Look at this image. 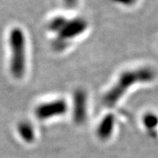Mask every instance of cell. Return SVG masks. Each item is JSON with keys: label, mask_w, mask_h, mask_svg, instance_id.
<instances>
[{"label": "cell", "mask_w": 158, "mask_h": 158, "mask_svg": "<svg viewBox=\"0 0 158 158\" xmlns=\"http://www.w3.org/2000/svg\"><path fill=\"white\" fill-rule=\"evenodd\" d=\"M9 71L13 78L20 80L27 73V39L24 31L19 27H13L9 34Z\"/></svg>", "instance_id": "6da1fadb"}, {"label": "cell", "mask_w": 158, "mask_h": 158, "mask_svg": "<svg viewBox=\"0 0 158 158\" xmlns=\"http://www.w3.org/2000/svg\"><path fill=\"white\" fill-rule=\"evenodd\" d=\"M85 28L81 19H67L64 17H55L48 24V29L56 34V46L63 45L68 40L78 36Z\"/></svg>", "instance_id": "7a4b0ae2"}, {"label": "cell", "mask_w": 158, "mask_h": 158, "mask_svg": "<svg viewBox=\"0 0 158 158\" xmlns=\"http://www.w3.org/2000/svg\"><path fill=\"white\" fill-rule=\"evenodd\" d=\"M68 110L67 103L62 98H53L38 104L34 110V117L40 121H48L64 115Z\"/></svg>", "instance_id": "3957f363"}, {"label": "cell", "mask_w": 158, "mask_h": 158, "mask_svg": "<svg viewBox=\"0 0 158 158\" xmlns=\"http://www.w3.org/2000/svg\"><path fill=\"white\" fill-rule=\"evenodd\" d=\"M17 133L19 138L26 143H34L36 139L34 127L27 120H22L18 124Z\"/></svg>", "instance_id": "277c9868"}, {"label": "cell", "mask_w": 158, "mask_h": 158, "mask_svg": "<svg viewBox=\"0 0 158 158\" xmlns=\"http://www.w3.org/2000/svg\"><path fill=\"white\" fill-rule=\"evenodd\" d=\"M64 3L68 7H74L77 5V0H64Z\"/></svg>", "instance_id": "5b68a950"}]
</instances>
